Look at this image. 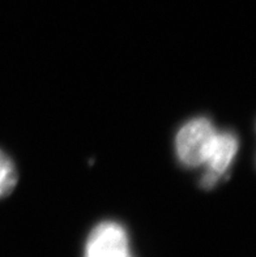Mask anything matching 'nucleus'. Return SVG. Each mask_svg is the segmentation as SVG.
I'll list each match as a JSON object with an SVG mask.
<instances>
[{
  "label": "nucleus",
  "instance_id": "f257e3e1",
  "mask_svg": "<svg viewBox=\"0 0 256 257\" xmlns=\"http://www.w3.org/2000/svg\"><path fill=\"white\" fill-rule=\"evenodd\" d=\"M217 130L207 117H195L179 130L175 139L177 156L185 166H203Z\"/></svg>",
  "mask_w": 256,
  "mask_h": 257
},
{
  "label": "nucleus",
  "instance_id": "f03ea898",
  "mask_svg": "<svg viewBox=\"0 0 256 257\" xmlns=\"http://www.w3.org/2000/svg\"><path fill=\"white\" fill-rule=\"evenodd\" d=\"M84 257H133L123 226L113 221L96 226L85 244Z\"/></svg>",
  "mask_w": 256,
  "mask_h": 257
},
{
  "label": "nucleus",
  "instance_id": "7ed1b4c3",
  "mask_svg": "<svg viewBox=\"0 0 256 257\" xmlns=\"http://www.w3.org/2000/svg\"><path fill=\"white\" fill-rule=\"evenodd\" d=\"M237 152V136L231 132H217L203 163L207 167V173L201 179V186L207 189L216 186L221 176L230 169Z\"/></svg>",
  "mask_w": 256,
  "mask_h": 257
},
{
  "label": "nucleus",
  "instance_id": "20e7f679",
  "mask_svg": "<svg viewBox=\"0 0 256 257\" xmlns=\"http://www.w3.org/2000/svg\"><path fill=\"white\" fill-rule=\"evenodd\" d=\"M16 167L10 160V157L0 150V199L10 195L16 187Z\"/></svg>",
  "mask_w": 256,
  "mask_h": 257
}]
</instances>
